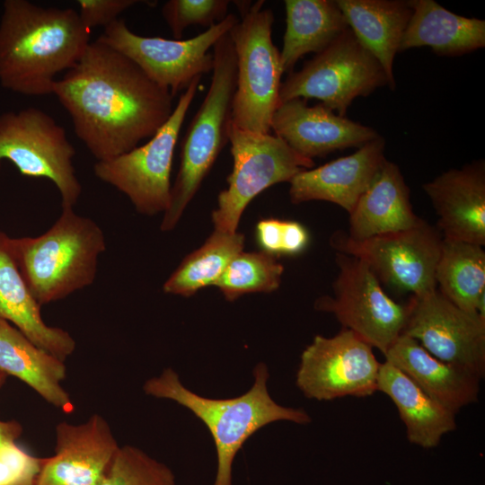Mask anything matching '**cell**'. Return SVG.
Here are the masks:
<instances>
[{
    "label": "cell",
    "mask_w": 485,
    "mask_h": 485,
    "mask_svg": "<svg viewBox=\"0 0 485 485\" xmlns=\"http://www.w3.org/2000/svg\"><path fill=\"white\" fill-rule=\"evenodd\" d=\"M257 1L230 30L236 57V88L232 123L240 129L267 134L279 105L283 74L272 40L274 14Z\"/></svg>",
    "instance_id": "6"
},
{
    "label": "cell",
    "mask_w": 485,
    "mask_h": 485,
    "mask_svg": "<svg viewBox=\"0 0 485 485\" xmlns=\"http://www.w3.org/2000/svg\"><path fill=\"white\" fill-rule=\"evenodd\" d=\"M13 244L24 281L40 306L91 286L99 256L106 250L101 228L71 207H62L61 215L44 234L13 238Z\"/></svg>",
    "instance_id": "4"
},
{
    "label": "cell",
    "mask_w": 485,
    "mask_h": 485,
    "mask_svg": "<svg viewBox=\"0 0 485 485\" xmlns=\"http://www.w3.org/2000/svg\"><path fill=\"white\" fill-rule=\"evenodd\" d=\"M7 375L0 371V388L4 385ZM22 427L17 421H3L0 420V445L13 442L20 436Z\"/></svg>",
    "instance_id": "36"
},
{
    "label": "cell",
    "mask_w": 485,
    "mask_h": 485,
    "mask_svg": "<svg viewBox=\"0 0 485 485\" xmlns=\"http://www.w3.org/2000/svg\"><path fill=\"white\" fill-rule=\"evenodd\" d=\"M377 391L389 396L397 407L411 444L423 448L436 447L444 435L456 428L454 413L386 361L380 366Z\"/></svg>",
    "instance_id": "26"
},
{
    "label": "cell",
    "mask_w": 485,
    "mask_h": 485,
    "mask_svg": "<svg viewBox=\"0 0 485 485\" xmlns=\"http://www.w3.org/2000/svg\"><path fill=\"white\" fill-rule=\"evenodd\" d=\"M200 79L180 95L168 120L146 143L93 166L95 176L124 193L140 214L164 213L169 206L174 150Z\"/></svg>",
    "instance_id": "8"
},
{
    "label": "cell",
    "mask_w": 485,
    "mask_h": 485,
    "mask_svg": "<svg viewBox=\"0 0 485 485\" xmlns=\"http://www.w3.org/2000/svg\"><path fill=\"white\" fill-rule=\"evenodd\" d=\"M40 307L21 273L13 238L0 231V318L39 348L65 361L75 351V341L66 331L47 325Z\"/></svg>",
    "instance_id": "21"
},
{
    "label": "cell",
    "mask_w": 485,
    "mask_h": 485,
    "mask_svg": "<svg viewBox=\"0 0 485 485\" xmlns=\"http://www.w3.org/2000/svg\"><path fill=\"white\" fill-rule=\"evenodd\" d=\"M384 146L379 136L349 155L301 171L289 182L292 203L328 201L349 214L385 161Z\"/></svg>",
    "instance_id": "19"
},
{
    "label": "cell",
    "mask_w": 485,
    "mask_h": 485,
    "mask_svg": "<svg viewBox=\"0 0 485 485\" xmlns=\"http://www.w3.org/2000/svg\"><path fill=\"white\" fill-rule=\"evenodd\" d=\"M244 245L241 233L214 231L205 243L187 255L164 282V293L190 296L198 290L215 285L231 260Z\"/></svg>",
    "instance_id": "29"
},
{
    "label": "cell",
    "mask_w": 485,
    "mask_h": 485,
    "mask_svg": "<svg viewBox=\"0 0 485 485\" xmlns=\"http://www.w3.org/2000/svg\"><path fill=\"white\" fill-rule=\"evenodd\" d=\"M274 135L306 158L361 147L380 135L372 128L340 116L322 103L309 106L295 98L281 102L270 123Z\"/></svg>",
    "instance_id": "17"
},
{
    "label": "cell",
    "mask_w": 485,
    "mask_h": 485,
    "mask_svg": "<svg viewBox=\"0 0 485 485\" xmlns=\"http://www.w3.org/2000/svg\"><path fill=\"white\" fill-rule=\"evenodd\" d=\"M443 236L424 219L415 226L365 240L338 232L331 244L338 252L360 259L380 282L420 296L436 290V267Z\"/></svg>",
    "instance_id": "12"
},
{
    "label": "cell",
    "mask_w": 485,
    "mask_h": 485,
    "mask_svg": "<svg viewBox=\"0 0 485 485\" xmlns=\"http://www.w3.org/2000/svg\"><path fill=\"white\" fill-rule=\"evenodd\" d=\"M436 283L437 290L457 307L478 314L477 303L485 294L483 246L443 238Z\"/></svg>",
    "instance_id": "28"
},
{
    "label": "cell",
    "mask_w": 485,
    "mask_h": 485,
    "mask_svg": "<svg viewBox=\"0 0 485 485\" xmlns=\"http://www.w3.org/2000/svg\"><path fill=\"white\" fill-rule=\"evenodd\" d=\"M286 31L280 54L283 73L304 55L320 53L348 26L333 0H286Z\"/></svg>",
    "instance_id": "27"
},
{
    "label": "cell",
    "mask_w": 485,
    "mask_h": 485,
    "mask_svg": "<svg viewBox=\"0 0 485 485\" xmlns=\"http://www.w3.org/2000/svg\"><path fill=\"white\" fill-rule=\"evenodd\" d=\"M100 485H176L172 470L141 449L126 445L117 450Z\"/></svg>",
    "instance_id": "31"
},
{
    "label": "cell",
    "mask_w": 485,
    "mask_h": 485,
    "mask_svg": "<svg viewBox=\"0 0 485 485\" xmlns=\"http://www.w3.org/2000/svg\"><path fill=\"white\" fill-rule=\"evenodd\" d=\"M284 268L269 253H238L216 282L225 297L233 301L239 296L256 292L276 290L281 281Z\"/></svg>",
    "instance_id": "30"
},
{
    "label": "cell",
    "mask_w": 485,
    "mask_h": 485,
    "mask_svg": "<svg viewBox=\"0 0 485 485\" xmlns=\"http://www.w3.org/2000/svg\"><path fill=\"white\" fill-rule=\"evenodd\" d=\"M229 142L234 165L227 188L217 197L212 213L215 230L235 233L248 204L266 189L290 181L301 171L313 167V160L302 156L270 133L245 131L231 123Z\"/></svg>",
    "instance_id": "9"
},
{
    "label": "cell",
    "mask_w": 485,
    "mask_h": 485,
    "mask_svg": "<svg viewBox=\"0 0 485 485\" xmlns=\"http://www.w3.org/2000/svg\"><path fill=\"white\" fill-rule=\"evenodd\" d=\"M74 131L97 161L152 137L174 109L171 93L128 57L95 40L53 86Z\"/></svg>",
    "instance_id": "1"
},
{
    "label": "cell",
    "mask_w": 485,
    "mask_h": 485,
    "mask_svg": "<svg viewBox=\"0 0 485 485\" xmlns=\"http://www.w3.org/2000/svg\"><path fill=\"white\" fill-rule=\"evenodd\" d=\"M91 31L72 8L5 0L0 19V84L28 95L52 94L57 75L74 67Z\"/></svg>",
    "instance_id": "2"
},
{
    "label": "cell",
    "mask_w": 485,
    "mask_h": 485,
    "mask_svg": "<svg viewBox=\"0 0 485 485\" xmlns=\"http://www.w3.org/2000/svg\"><path fill=\"white\" fill-rule=\"evenodd\" d=\"M65 128L42 110L0 114V163L10 161L25 177L44 178L57 188L62 207H73L82 192Z\"/></svg>",
    "instance_id": "10"
},
{
    "label": "cell",
    "mask_w": 485,
    "mask_h": 485,
    "mask_svg": "<svg viewBox=\"0 0 485 485\" xmlns=\"http://www.w3.org/2000/svg\"><path fill=\"white\" fill-rule=\"evenodd\" d=\"M78 14L85 28L92 29L99 26L106 28L119 15L131 6L141 3L137 0H78Z\"/></svg>",
    "instance_id": "34"
},
{
    "label": "cell",
    "mask_w": 485,
    "mask_h": 485,
    "mask_svg": "<svg viewBox=\"0 0 485 485\" xmlns=\"http://www.w3.org/2000/svg\"><path fill=\"white\" fill-rule=\"evenodd\" d=\"M443 238L485 244V163L450 169L423 184Z\"/></svg>",
    "instance_id": "18"
},
{
    "label": "cell",
    "mask_w": 485,
    "mask_h": 485,
    "mask_svg": "<svg viewBox=\"0 0 485 485\" xmlns=\"http://www.w3.org/2000/svg\"><path fill=\"white\" fill-rule=\"evenodd\" d=\"M402 334L416 340L435 357L485 375V321L467 313L437 289L411 296Z\"/></svg>",
    "instance_id": "15"
},
{
    "label": "cell",
    "mask_w": 485,
    "mask_h": 485,
    "mask_svg": "<svg viewBox=\"0 0 485 485\" xmlns=\"http://www.w3.org/2000/svg\"><path fill=\"white\" fill-rule=\"evenodd\" d=\"M339 273L333 295L315 302V308L335 315L343 329L376 348L384 355L402 334L407 304L396 303L384 292L372 269L360 259L337 252Z\"/></svg>",
    "instance_id": "13"
},
{
    "label": "cell",
    "mask_w": 485,
    "mask_h": 485,
    "mask_svg": "<svg viewBox=\"0 0 485 485\" xmlns=\"http://www.w3.org/2000/svg\"><path fill=\"white\" fill-rule=\"evenodd\" d=\"M412 13L399 52L429 47L438 56H461L484 48L485 21L461 16L433 0H410Z\"/></svg>",
    "instance_id": "23"
},
{
    "label": "cell",
    "mask_w": 485,
    "mask_h": 485,
    "mask_svg": "<svg viewBox=\"0 0 485 485\" xmlns=\"http://www.w3.org/2000/svg\"><path fill=\"white\" fill-rule=\"evenodd\" d=\"M0 371L17 377L53 406L65 412L72 410L69 394L61 385L66 377L64 361L39 348L1 318Z\"/></svg>",
    "instance_id": "25"
},
{
    "label": "cell",
    "mask_w": 485,
    "mask_h": 485,
    "mask_svg": "<svg viewBox=\"0 0 485 485\" xmlns=\"http://www.w3.org/2000/svg\"><path fill=\"white\" fill-rule=\"evenodd\" d=\"M389 85L378 60L348 27L332 43L281 83L279 104L300 98L317 99L340 116L352 101Z\"/></svg>",
    "instance_id": "7"
},
{
    "label": "cell",
    "mask_w": 485,
    "mask_h": 485,
    "mask_svg": "<svg viewBox=\"0 0 485 485\" xmlns=\"http://www.w3.org/2000/svg\"><path fill=\"white\" fill-rule=\"evenodd\" d=\"M348 28L382 65L394 90L393 61L412 9L402 0H336Z\"/></svg>",
    "instance_id": "24"
},
{
    "label": "cell",
    "mask_w": 485,
    "mask_h": 485,
    "mask_svg": "<svg viewBox=\"0 0 485 485\" xmlns=\"http://www.w3.org/2000/svg\"><path fill=\"white\" fill-rule=\"evenodd\" d=\"M384 357L386 362L403 372L431 398L454 414L478 400L480 376L435 357L407 335L401 334Z\"/></svg>",
    "instance_id": "20"
},
{
    "label": "cell",
    "mask_w": 485,
    "mask_h": 485,
    "mask_svg": "<svg viewBox=\"0 0 485 485\" xmlns=\"http://www.w3.org/2000/svg\"><path fill=\"white\" fill-rule=\"evenodd\" d=\"M254 383L245 393L229 399L200 396L180 381L178 374L166 368L147 380L143 389L147 395L169 399L189 409L207 426L217 454L214 485H232L234 459L244 442L262 427L278 420L308 424L311 418L303 409L284 407L275 402L267 389L268 367L260 363L253 369Z\"/></svg>",
    "instance_id": "3"
},
{
    "label": "cell",
    "mask_w": 485,
    "mask_h": 485,
    "mask_svg": "<svg viewBox=\"0 0 485 485\" xmlns=\"http://www.w3.org/2000/svg\"><path fill=\"white\" fill-rule=\"evenodd\" d=\"M228 0H168L162 15L174 40H181L184 31L194 25L207 29L223 21L229 13Z\"/></svg>",
    "instance_id": "32"
},
{
    "label": "cell",
    "mask_w": 485,
    "mask_h": 485,
    "mask_svg": "<svg viewBox=\"0 0 485 485\" xmlns=\"http://www.w3.org/2000/svg\"><path fill=\"white\" fill-rule=\"evenodd\" d=\"M410 193L399 166L385 159L349 213L347 235L354 240H365L418 225L421 218L413 211Z\"/></svg>",
    "instance_id": "22"
},
{
    "label": "cell",
    "mask_w": 485,
    "mask_h": 485,
    "mask_svg": "<svg viewBox=\"0 0 485 485\" xmlns=\"http://www.w3.org/2000/svg\"><path fill=\"white\" fill-rule=\"evenodd\" d=\"M288 220L265 218L256 225V241L261 251L273 256L285 255Z\"/></svg>",
    "instance_id": "35"
},
{
    "label": "cell",
    "mask_w": 485,
    "mask_h": 485,
    "mask_svg": "<svg viewBox=\"0 0 485 485\" xmlns=\"http://www.w3.org/2000/svg\"><path fill=\"white\" fill-rule=\"evenodd\" d=\"M210 85L181 146V164L163 213L162 231H171L194 198L220 152L229 142L236 88V57L229 32L213 47Z\"/></svg>",
    "instance_id": "5"
},
{
    "label": "cell",
    "mask_w": 485,
    "mask_h": 485,
    "mask_svg": "<svg viewBox=\"0 0 485 485\" xmlns=\"http://www.w3.org/2000/svg\"><path fill=\"white\" fill-rule=\"evenodd\" d=\"M56 437L36 485H100L119 447L106 419L94 414L81 424L60 422Z\"/></svg>",
    "instance_id": "16"
},
{
    "label": "cell",
    "mask_w": 485,
    "mask_h": 485,
    "mask_svg": "<svg viewBox=\"0 0 485 485\" xmlns=\"http://www.w3.org/2000/svg\"><path fill=\"white\" fill-rule=\"evenodd\" d=\"M381 364L373 348L353 331L316 335L301 355L296 385L310 399L366 397L377 391Z\"/></svg>",
    "instance_id": "14"
},
{
    "label": "cell",
    "mask_w": 485,
    "mask_h": 485,
    "mask_svg": "<svg viewBox=\"0 0 485 485\" xmlns=\"http://www.w3.org/2000/svg\"><path fill=\"white\" fill-rule=\"evenodd\" d=\"M43 458L7 442L0 445V485H36Z\"/></svg>",
    "instance_id": "33"
},
{
    "label": "cell",
    "mask_w": 485,
    "mask_h": 485,
    "mask_svg": "<svg viewBox=\"0 0 485 485\" xmlns=\"http://www.w3.org/2000/svg\"><path fill=\"white\" fill-rule=\"evenodd\" d=\"M229 13L223 21L188 40L146 37L133 32L122 19L104 28L97 39L132 60L155 84L174 97L192 81L213 69L209 49L238 22Z\"/></svg>",
    "instance_id": "11"
}]
</instances>
